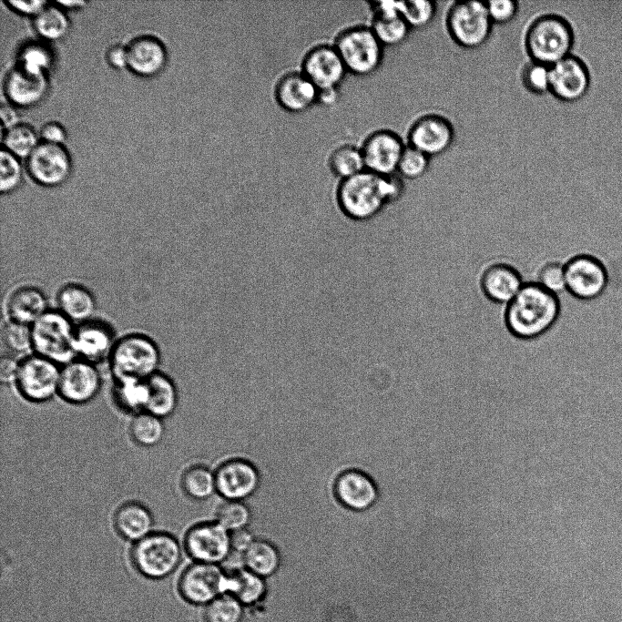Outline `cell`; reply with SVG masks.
<instances>
[{
  "label": "cell",
  "instance_id": "obj_38",
  "mask_svg": "<svg viewBox=\"0 0 622 622\" xmlns=\"http://www.w3.org/2000/svg\"><path fill=\"white\" fill-rule=\"evenodd\" d=\"M329 168L341 180L346 179L366 170L361 148L354 145H342L329 157Z\"/></svg>",
  "mask_w": 622,
  "mask_h": 622
},
{
  "label": "cell",
  "instance_id": "obj_35",
  "mask_svg": "<svg viewBox=\"0 0 622 622\" xmlns=\"http://www.w3.org/2000/svg\"><path fill=\"white\" fill-rule=\"evenodd\" d=\"M180 485L183 493L196 501L206 500L217 492L215 473L202 464L188 467L181 474Z\"/></svg>",
  "mask_w": 622,
  "mask_h": 622
},
{
  "label": "cell",
  "instance_id": "obj_15",
  "mask_svg": "<svg viewBox=\"0 0 622 622\" xmlns=\"http://www.w3.org/2000/svg\"><path fill=\"white\" fill-rule=\"evenodd\" d=\"M101 385V375L94 363L76 358L61 367L58 395L68 403H90L99 393Z\"/></svg>",
  "mask_w": 622,
  "mask_h": 622
},
{
  "label": "cell",
  "instance_id": "obj_4",
  "mask_svg": "<svg viewBox=\"0 0 622 622\" xmlns=\"http://www.w3.org/2000/svg\"><path fill=\"white\" fill-rule=\"evenodd\" d=\"M108 362L114 380H147L158 372L160 352L148 336L130 333L116 341Z\"/></svg>",
  "mask_w": 622,
  "mask_h": 622
},
{
  "label": "cell",
  "instance_id": "obj_49",
  "mask_svg": "<svg viewBox=\"0 0 622 622\" xmlns=\"http://www.w3.org/2000/svg\"><path fill=\"white\" fill-rule=\"evenodd\" d=\"M40 141L64 145L66 139V130L58 121H48L42 125L38 132Z\"/></svg>",
  "mask_w": 622,
  "mask_h": 622
},
{
  "label": "cell",
  "instance_id": "obj_50",
  "mask_svg": "<svg viewBox=\"0 0 622 622\" xmlns=\"http://www.w3.org/2000/svg\"><path fill=\"white\" fill-rule=\"evenodd\" d=\"M49 2L43 0L31 1H17L8 0L5 4L14 12L22 15L35 17Z\"/></svg>",
  "mask_w": 622,
  "mask_h": 622
},
{
  "label": "cell",
  "instance_id": "obj_18",
  "mask_svg": "<svg viewBox=\"0 0 622 622\" xmlns=\"http://www.w3.org/2000/svg\"><path fill=\"white\" fill-rule=\"evenodd\" d=\"M216 490L226 500L243 501L260 485V474L248 460L234 458L222 463L215 472Z\"/></svg>",
  "mask_w": 622,
  "mask_h": 622
},
{
  "label": "cell",
  "instance_id": "obj_43",
  "mask_svg": "<svg viewBox=\"0 0 622 622\" xmlns=\"http://www.w3.org/2000/svg\"><path fill=\"white\" fill-rule=\"evenodd\" d=\"M437 5L434 1H401V13L411 29L427 26L434 18Z\"/></svg>",
  "mask_w": 622,
  "mask_h": 622
},
{
  "label": "cell",
  "instance_id": "obj_28",
  "mask_svg": "<svg viewBox=\"0 0 622 622\" xmlns=\"http://www.w3.org/2000/svg\"><path fill=\"white\" fill-rule=\"evenodd\" d=\"M44 292L34 286H23L15 290L6 304L9 320L32 325L48 309Z\"/></svg>",
  "mask_w": 622,
  "mask_h": 622
},
{
  "label": "cell",
  "instance_id": "obj_6",
  "mask_svg": "<svg viewBox=\"0 0 622 622\" xmlns=\"http://www.w3.org/2000/svg\"><path fill=\"white\" fill-rule=\"evenodd\" d=\"M31 331L35 354L62 366L76 359V328L58 310H48L31 325Z\"/></svg>",
  "mask_w": 622,
  "mask_h": 622
},
{
  "label": "cell",
  "instance_id": "obj_44",
  "mask_svg": "<svg viewBox=\"0 0 622 622\" xmlns=\"http://www.w3.org/2000/svg\"><path fill=\"white\" fill-rule=\"evenodd\" d=\"M431 158L423 152L406 144L398 165L397 174L403 179H417L427 172Z\"/></svg>",
  "mask_w": 622,
  "mask_h": 622
},
{
  "label": "cell",
  "instance_id": "obj_16",
  "mask_svg": "<svg viewBox=\"0 0 622 622\" xmlns=\"http://www.w3.org/2000/svg\"><path fill=\"white\" fill-rule=\"evenodd\" d=\"M406 142L391 129L371 133L361 147L366 170L381 176L397 174Z\"/></svg>",
  "mask_w": 622,
  "mask_h": 622
},
{
  "label": "cell",
  "instance_id": "obj_46",
  "mask_svg": "<svg viewBox=\"0 0 622 622\" xmlns=\"http://www.w3.org/2000/svg\"><path fill=\"white\" fill-rule=\"evenodd\" d=\"M23 180L20 158L4 148L0 151V191L8 194L15 191Z\"/></svg>",
  "mask_w": 622,
  "mask_h": 622
},
{
  "label": "cell",
  "instance_id": "obj_21",
  "mask_svg": "<svg viewBox=\"0 0 622 622\" xmlns=\"http://www.w3.org/2000/svg\"><path fill=\"white\" fill-rule=\"evenodd\" d=\"M333 492L336 500L346 509L362 513L378 501L379 490L370 475L357 469H348L335 479Z\"/></svg>",
  "mask_w": 622,
  "mask_h": 622
},
{
  "label": "cell",
  "instance_id": "obj_27",
  "mask_svg": "<svg viewBox=\"0 0 622 622\" xmlns=\"http://www.w3.org/2000/svg\"><path fill=\"white\" fill-rule=\"evenodd\" d=\"M113 526L121 538L135 543L153 532L154 517L142 503L127 501L115 511Z\"/></svg>",
  "mask_w": 622,
  "mask_h": 622
},
{
  "label": "cell",
  "instance_id": "obj_3",
  "mask_svg": "<svg viewBox=\"0 0 622 622\" xmlns=\"http://www.w3.org/2000/svg\"><path fill=\"white\" fill-rule=\"evenodd\" d=\"M574 46L573 27L558 12L536 16L524 36V46L529 59L548 66L572 55Z\"/></svg>",
  "mask_w": 622,
  "mask_h": 622
},
{
  "label": "cell",
  "instance_id": "obj_55",
  "mask_svg": "<svg viewBox=\"0 0 622 622\" xmlns=\"http://www.w3.org/2000/svg\"><path fill=\"white\" fill-rule=\"evenodd\" d=\"M339 97V88L319 90L318 104H321L325 107L333 106L338 101Z\"/></svg>",
  "mask_w": 622,
  "mask_h": 622
},
{
  "label": "cell",
  "instance_id": "obj_1",
  "mask_svg": "<svg viewBox=\"0 0 622 622\" xmlns=\"http://www.w3.org/2000/svg\"><path fill=\"white\" fill-rule=\"evenodd\" d=\"M403 189V178L398 174L381 176L364 170L340 181L335 201L346 219L366 222L377 217L388 204L399 199Z\"/></svg>",
  "mask_w": 622,
  "mask_h": 622
},
{
  "label": "cell",
  "instance_id": "obj_42",
  "mask_svg": "<svg viewBox=\"0 0 622 622\" xmlns=\"http://www.w3.org/2000/svg\"><path fill=\"white\" fill-rule=\"evenodd\" d=\"M2 340L13 356L33 351L31 325L9 320L3 328Z\"/></svg>",
  "mask_w": 622,
  "mask_h": 622
},
{
  "label": "cell",
  "instance_id": "obj_8",
  "mask_svg": "<svg viewBox=\"0 0 622 622\" xmlns=\"http://www.w3.org/2000/svg\"><path fill=\"white\" fill-rule=\"evenodd\" d=\"M493 25L485 1H455L445 15L448 35L456 45L467 49H475L486 43Z\"/></svg>",
  "mask_w": 622,
  "mask_h": 622
},
{
  "label": "cell",
  "instance_id": "obj_14",
  "mask_svg": "<svg viewBox=\"0 0 622 622\" xmlns=\"http://www.w3.org/2000/svg\"><path fill=\"white\" fill-rule=\"evenodd\" d=\"M454 135V125L448 117L438 113H426L410 125L406 144L433 158L450 148Z\"/></svg>",
  "mask_w": 622,
  "mask_h": 622
},
{
  "label": "cell",
  "instance_id": "obj_19",
  "mask_svg": "<svg viewBox=\"0 0 622 622\" xmlns=\"http://www.w3.org/2000/svg\"><path fill=\"white\" fill-rule=\"evenodd\" d=\"M301 71L319 90L339 88L348 73L333 45H319L308 51Z\"/></svg>",
  "mask_w": 622,
  "mask_h": 622
},
{
  "label": "cell",
  "instance_id": "obj_10",
  "mask_svg": "<svg viewBox=\"0 0 622 622\" xmlns=\"http://www.w3.org/2000/svg\"><path fill=\"white\" fill-rule=\"evenodd\" d=\"M229 574L219 565L195 562L188 566L178 582L184 600L194 605H208L228 594Z\"/></svg>",
  "mask_w": 622,
  "mask_h": 622
},
{
  "label": "cell",
  "instance_id": "obj_56",
  "mask_svg": "<svg viewBox=\"0 0 622 622\" xmlns=\"http://www.w3.org/2000/svg\"><path fill=\"white\" fill-rule=\"evenodd\" d=\"M56 5H58L60 7H62L64 10H76L84 7L87 3L86 1H77V0H72V1H56Z\"/></svg>",
  "mask_w": 622,
  "mask_h": 622
},
{
  "label": "cell",
  "instance_id": "obj_33",
  "mask_svg": "<svg viewBox=\"0 0 622 622\" xmlns=\"http://www.w3.org/2000/svg\"><path fill=\"white\" fill-rule=\"evenodd\" d=\"M112 398L116 405L129 413L145 412L148 401L147 380H115Z\"/></svg>",
  "mask_w": 622,
  "mask_h": 622
},
{
  "label": "cell",
  "instance_id": "obj_12",
  "mask_svg": "<svg viewBox=\"0 0 622 622\" xmlns=\"http://www.w3.org/2000/svg\"><path fill=\"white\" fill-rule=\"evenodd\" d=\"M30 178L38 185L54 188L64 184L72 172V158L64 145L40 141L25 159Z\"/></svg>",
  "mask_w": 622,
  "mask_h": 622
},
{
  "label": "cell",
  "instance_id": "obj_36",
  "mask_svg": "<svg viewBox=\"0 0 622 622\" xmlns=\"http://www.w3.org/2000/svg\"><path fill=\"white\" fill-rule=\"evenodd\" d=\"M40 142L39 135L28 123L19 122L3 130L2 148L18 158H27Z\"/></svg>",
  "mask_w": 622,
  "mask_h": 622
},
{
  "label": "cell",
  "instance_id": "obj_5",
  "mask_svg": "<svg viewBox=\"0 0 622 622\" xmlns=\"http://www.w3.org/2000/svg\"><path fill=\"white\" fill-rule=\"evenodd\" d=\"M184 548L170 533L153 531L133 543L130 560L134 568L149 579L170 576L179 566Z\"/></svg>",
  "mask_w": 622,
  "mask_h": 622
},
{
  "label": "cell",
  "instance_id": "obj_51",
  "mask_svg": "<svg viewBox=\"0 0 622 622\" xmlns=\"http://www.w3.org/2000/svg\"><path fill=\"white\" fill-rule=\"evenodd\" d=\"M107 64L115 69L127 68V47L121 44H115L108 47L106 53Z\"/></svg>",
  "mask_w": 622,
  "mask_h": 622
},
{
  "label": "cell",
  "instance_id": "obj_13",
  "mask_svg": "<svg viewBox=\"0 0 622 622\" xmlns=\"http://www.w3.org/2000/svg\"><path fill=\"white\" fill-rule=\"evenodd\" d=\"M566 292L581 301H592L607 289L608 276L604 265L596 258L580 254L565 262Z\"/></svg>",
  "mask_w": 622,
  "mask_h": 622
},
{
  "label": "cell",
  "instance_id": "obj_22",
  "mask_svg": "<svg viewBox=\"0 0 622 622\" xmlns=\"http://www.w3.org/2000/svg\"><path fill=\"white\" fill-rule=\"evenodd\" d=\"M127 68L137 76L152 77L166 66L168 52L158 37L144 34L132 38L127 45Z\"/></svg>",
  "mask_w": 622,
  "mask_h": 622
},
{
  "label": "cell",
  "instance_id": "obj_39",
  "mask_svg": "<svg viewBox=\"0 0 622 622\" xmlns=\"http://www.w3.org/2000/svg\"><path fill=\"white\" fill-rule=\"evenodd\" d=\"M244 606L230 594H223L206 606V622H241Z\"/></svg>",
  "mask_w": 622,
  "mask_h": 622
},
{
  "label": "cell",
  "instance_id": "obj_54",
  "mask_svg": "<svg viewBox=\"0 0 622 622\" xmlns=\"http://www.w3.org/2000/svg\"><path fill=\"white\" fill-rule=\"evenodd\" d=\"M0 117L3 130L12 127L20 122L19 115L17 113V110L15 109V107L10 103H3L1 105Z\"/></svg>",
  "mask_w": 622,
  "mask_h": 622
},
{
  "label": "cell",
  "instance_id": "obj_31",
  "mask_svg": "<svg viewBox=\"0 0 622 622\" xmlns=\"http://www.w3.org/2000/svg\"><path fill=\"white\" fill-rule=\"evenodd\" d=\"M242 558L245 568L264 579L273 576L281 563L276 546L265 539H255L242 554Z\"/></svg>",
  "mask_w": 622,
  "mask_h": 622
},
{
  "label": "cell",
  "instance_id": "obj_25",
  "mask_svg": "<svg viewBox=\"0 0 622 622\" xmlns=\"http://www.w3.org/2000/svg\"><path fill=\"white\" fill-rule=\"evenodd\" d=\"M370 5L372 15L369 26L382 46L403 43L412 29L402 15L401 1H374Z\"/></svg>",
  "mask_w": 622,
  "mask_h": 622
},
{
  "label": "cell",
  "instance_id": "obj_40",
  "mask_svg": "<svg viewBox=\"0 0 622 622\" xmlns=\"http://www.w3.org/2000/svg\"><path fill=\"white\" fill-rule=\"evenodd\" d=\"M54 58V54L47 45L32 41L21 47L16 63L34 71L48 73Z\"/></svg>",
  "mask_w": 622,
  "mask_h": 622
},
{
  "label": "cell",
  "instance_id": "obj_32",
  "mask_svg": "<svg viewBox=\"0 0 622 622\" xmlns=\"http://www.w3.org/2000/svg\"><path fill=\"white\" fill-rule=\"evenodd\" d=\"M229 574L228 594L237 598L244 607L261 602L267 594L265 579L247 568L237 569Z\"/></svg>",
  "mask_w": 622,
  "mask_h": 622
},
{
  "label": "cell",
  "instance_id": "obj_30",
  "mask_svg": "<svg viewBox=\"0 0 622 622\" xmlns=\"http://www.w3.org/2000/svg\"><path fill=\"white\" fill-rule=\"evenodd\" d=\"M148 401L146 412L161 419L169 417L178 403V388L173 380L165 373L156 372L147 379Z\"/></svg>",
  "mask_w": 622,
  "mask_h": 622
},
{
  "label": "cell",
  "instance_id": "obj_26",
  "mask_svg": "<svg viewBox=\"0 0 622 622\" xmlns=\"http://www.w3.org/2000/svg\"><path fill=\"white\" fill-rule=\"evenodd\" d=\"M319 89L301 72L283 75L274 88L277 104L290 113H302L318 104Z\"/></svg>",
  "mask_w": 622,
  "mask_h": 622
},
{
  "label": "cell",
  "instance_id": "obj_52",
  "mask_svg": "<svg viewBox=\"0 0 622 622\" xmlns=\"http://www.w3.org/2000/svg\"><path fill=\"white\" fill-rule=\"evenodd\" d=\"M19 362L11 354L3 356L0 362V379L3 383H15Z\"/></svg>",
  "mask_w": 622,
  "mask_h": 622
},
{
  "label": "cell",
  "instance_id": "obj_45",
  "mask_svg": "<svg viewBox=\"0 0 622 622\" xmlns=\"http://www.w3.org/2000/svg\"><path fill=\"white\" fill-rule=\"evenodd\" d=\"M523 87L535 95L549 93L550 66L529 60L521 71Z\"/></svg>",
  "mask_w": 622,
  "mask_h": 622
},
{
  "label": "cell",
  "instance_id": "obj_20",
  "mask_svg": "<svg viewBox=\"0 0 622 622\" xmlns=\"http://www.w3.org/2000/svg\"><path fill=\"white\" fill-rule=\"evenodd\" d=\"M3 89L13 106L31 107L46 97L49 90L48 75L15 63L5 75Z\"/></svg>",
  "mask_w": 622,
  "mask_h": 622
},
{
  "label": "cell",
  "instance_id": "obj_11",
  "mask_svg": "<svg viewBox=\"0 0 622 622\" xmlns=\"http://www.w3.org/2000/svg\"><path fill=\"white\" fill-rule=\"evenodd\" d=\"M183 548L195 562L219 565L232 550L230 533L218 522L199 523L186 532Z\"/></svg>",
  "mask_w": 622,
  "mask_h": 622
},
{
  "label": "cell",
  "instance_id": "obj_17",
  "mask_svg": "<svg viewBox=\"0 0 622 622\" xmlns=\"http://www.w3.org/2000/svg\"><path fill=\"white\" fill-rule=\"evenodd\" d=\"M590 86V76L585 63L570 55L550 66L549 94L562 103L582 99Z\"/></svg>",
  "mask_w": 622,
  "mask_h": 622
},
{
  "label": "cell",
  "instance_id": "obj_29",
  "mask_svg": "<svg viewBox=\"0 0 622 622\" xmlns=\"http://www.w3.org/2000/svg\"><path fill=\"white\" fill-rule=\"evenodd\" d=\"M58 311L72 322L83 323L92 320L96 300L91 291L78 283L64 285L58 291Z\"/></svg>",
  "mask_w": 622,
  "mask_h": 622
},
{
  "label": "cell",
  "instance_id": "obj_47",
  "mask_svg": "<svg viewBox=\"0 0 622 622\" xmlns=\"http://www.w3.org/2000/svg\"><path fill=\"white\" fill-rule=\"evenodd\" d=\"M536 282L556 295L566 292L564 262L559 260H551L545 262L538 270Z\"/></svg>",
  "mask_w": 622,
  "mask_h": 622
},
{
  "label": "cell",
  "instance_id": "obj_9",
  "mask_svg": "<svg viewBox=\"0 0 622 622\" xmlns=\"http://www.w3.org/2000/svg\"><path fill=\"white\" fill-rule=\"evenodd\" d=\"M60 372L56 362L37 354L29 355L19 362L15 384L26 401L46 403L58 394Z\"/></svg>",
  "mask_w": 622,
  "mask_h": 622
},
{
  "label": "cell",
  "instance_id": "obj_34",
  "mask_svg": "<svg viewBox=\"0 0 622 622\" xmlns=\"http://www.w3.org/2000/svg\"><path fill=\"white\" fill-rule=\"evenodd\" d=\"M33 20V27L44 41H56L68 33L70 20L62 7L48 3Z\"/></svg>",
  "mask_w": 622,
  "mask_h": 622
},
{
  "label": "cell",
  "instance_id": "obj_24",
  "mask_svg": "<svg viewBox=\"0 0 622 622\" xmlns=\"http://www.w3.org/2000/svg\"><path fill=\"white\" fill-rule=\"evenodd\" d=\"M525 284L520 271L512 264L495 262L486 266L479 278L484 296L490 301L506 305Z\"/></svg>",
  "mask_w": 622,
  "mask_h": 622
},
{
  "label": "cell",
  "instance_id": "obj_48",
  "mask_svg": "<svg viewBox=\"0 0 622 622\" xmlns=\"http://www.w3.org/2000/svg\"><path fill=\"white\" fill-rule=\"evenodd\" d=\"M490 19L494 25H505L511 22L519 10V4L515 0L485 1Z\"/></svg>",
  "mask_w": 622,
  "mask_h": 622
},
{
  "label": "cell",
  "instance_id": "obj_7",
  "mask_svg": "<svg viewBox=\"0 0 622 622\" xmlns=\"http://www.w3.org/2000/svg\"><path fill=\"white\" fill-rule=\"evenodd\" d=\"M348 73L366 76L382 64L384 46L367 25H354L341 31L333 44Z\"/></svg>",
  "mask_w": 622,
  "mask_h": 622
},
{
  "label": "cell",
  "instance_id": "obj_23",
  "mask_svg": "<svg viewBox=\"0 0 622 622\" xmlns=\"http://www.w3.org/2000/svg\"><path fill=\"white\" fill-rule=\"evenodd\" d=\"M116 341L112 328L102 321L80 323L75 334L76 357L94 364L108 360Z\"/></svg>",
  "mask_w": 622,
  "mask_h": 622
},
{
  "label": "cell",
  "instance_id": "obj_2",
  "mask_svg": "<svg viewBox=\"0 0 622 622\" xmlns=\"http://www.w3.org/2000/svg\"><path fill=\"white\" fill-rule=\"evenodd\" d=\"M561 313L559 295L536 281L525 282L515 298L505 306L504 322L512 336L528 341L539 338L555 328Z\"/></svg>",
  "mask_w": 622,
  "mask_h": 622
},
{
  "label": "cell",
  "instance_id": "obj_53",
  "mask_svg": "<svg viewBox=\"0 0 622 622\" xmlns=\"http://www.w3.org/2000/svg\"><path fill=\"white\" fill-rule=\"evenodd\" d=\"M254 535L247 528L230 532V544L232 550L244 553L254 542Z\"/></svg>",
  "mask_w": 622,
  "mask_h": 622
},
{
  "label": "cell",
  "instance_id": "obj_37",
  "mask_svg": "<svg viewBox=\"0 0 622 622\" xmlns=\"http://www.w3.org/2000/svg\"><path fill=\"white\" fill-rule=\"evenodd\" d=\"M164 433L163 419L146 411L135 414L129 424L131 439L142 447L157 445L162 440Z\"/></svg>",
  "mask_w": 622,
  "mask_h": 622
},
{
  "label": "cell",
  "instance_id": "obj_41",
  "mask_svg": "<svg viewBox=\"0 0 622 622\" xmlns=\"http://www.w3.org/2000/svg\"><path fill=\"white\" fill-rule=\"evenodd\" d=\"M217 521L229 533L247 528L251 521V512L243 501L226 500L216 512Z\"/></svg>",
  "mask_w": 622,
  "mask_h": 622
}]
</instances>
